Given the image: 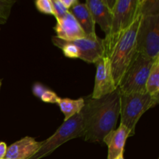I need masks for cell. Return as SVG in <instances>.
Instances as JSON below:
<instances>
[{
    "instance_id": "cell-1",
    "label": "cell",
    "mask_w": 159,
    "mask_h": 159,
    "mask_svg": "<svg viewBox=\"0 0 159 159\" xmlns=\"http://www.w3.org/2000/svg\"><path fill=\"white\" fill-rule=\"evenodd\" d=\"M86 123L84 139L92 142H102L103 138L115 130L120 112V92H114L98 99L85 100Z\"/></svg>"
},
{
    "instance_id": "cell-2",
    "label": "cell",
    "mask_w": 159,
    "mask_h": 159,
    "mask_svg": "<svg viewBox=\"0 0 159 159\" xmlns=\"http://www.w3.org/2000/svg\"><path fill=\"white\" fill-rule=\"evenodd\" d=\"M141 12L131 26L120 37L111 49L104 56L110 60L112 75L116 87L137 52L136 37Z\"/></svg>"
},
{
    "instance_id": "cell-3",
    "label": "cell",
    "mask_w": 159,
    "mask_h": 159,
    "mask_svg": "<svg viewBox=\"0 0 159 159\" xmlns=\"http://www.w3.org/2000/svg\"><path fill=\"white\" fill-rule=\"evenodd\" d=\"M86 123V111L84 108L78 114L64 121L55 133L45 141L38 152L29 159H40L52 153L64 143L76 138L83 137Z\"/></svg>"
},
{
    "instance_id": "cell-4",
    "label": "cell",
    "mask_w": 159,
    "mask_h": 159,
    "mask_svg": "<svg viewBox=\"0 0 159 159\" xmlns=\"http://www.w3.org/2000/svg\"><path fill=\"white\" fill-rule=\"evenodd\" d=\"M141 13L140 0H116L112 9V23L108 36L103 39L105 54L130 27Z\"/></svg>"
},
{
    "instance_id": "cell-5",
    "label": "cell",
    "mask_w": 159,
    "mask_h": 159,
    "mask_svg": "<svg viewBox=\"0 0 159 159\" xmlns=\"http://www.w3.org/2000/svg\"><path fill=\"white\" fill-rule=\"evenodd\" d=\"M155 60L137 51L118 85L121 94L146 93V82Z\"/></svg>"
},
{
    "instance_id": "cell-6",
    "label": "cell",
    "mask_w": 159,
    "mask_h": 159,
    "mask_svg": "<svg viewBox=\"0 0 159 159\" xmlns=\"http://www.w3.org/2000/svg\"><path fill=\"white\" fill-rule=\"evenodd\" d=\"M159 101L148 93H120L121 124L130 130V136L135 134V127L140 118L149 109L155 107Z\"/></svg>"
},
{
    "instance_id": "cell-7",
    "label": "cell",
    "mask_w": 159,
    "mask_h": 159,
    "mask_svg": "<svg viewBox=\"0 0 159 159\" xmlns=\"http://www.w3.org/2000/svg\"><path fill=\"white\" fill-rule=\"evenodd\" d=\"M136 44L138 52L154 60L159 57V13H141Z\"/></svg>"
},
{
    "instance_id": "cell-8",
    "label": "cell",
    "mask_w": 159,
    "mask_h": 159,
    "mask_svg": "<svg viewBox=\"0 0 159 159\" xmlns=\"http://www.w3.org/2000/svg\"><path fill=\"white\" fill-rule=\"evenodd\" d=\"M95 64L96 65V73L94 89L91 98L93 99H98L114 92L117 87L113 81L108 57L103 56Z\"/></svg>"
},
{
    "instance_id": "cell-9",
    "label": "cell",
    "mask_w": 159,
    "mask_h": 159,
    "mask_svg": "<svg viewBox=\"0 0 159 159\" xmlns=\"http://www.w3.org/2000/svg\"><path fill=\"white\" fill-rule=\"evenodd\" d=\"M79 51V58L87 63H96L100 57L105 55L104 40L99 38L96 34L86 36L79 40H71Z\"/></svg>"
},
{
    "instance_id": "cell-10",
    "label": "cell",
    "mask_w": 159,
    "mask_h": 159,
    "mask_svg": "<svg viewBox=\"0 0 159 159\" xmlns=\"http://www.w3.org/2000/svg\"><path fill=\"white\" fill-rule=\"evenodd\" d=\"M54 30L57 34V37L67 41L79 40L86 37L79 23L69 11L62 18L57 20Z\"/></svg>"
},
{
    "instance_id": "cell-11",
    "label": "cell",
    "mask_w": 159,
    "mask_h": 159,
    "mask_svg": "<svg viewBox=\"0 0 159 159\" xmlns=\"http://www.w3.org/2000/svg\"><path fill=\"white\" fill-rule=\"evenodd\" d=\"M42 142L31 137H25L7 147L5 159H29L39 151Z\"/></svg>"
},
{
    "instance_id": "cell-12",
    "label": "cell",
    "mask_w": 159,
    "mask_h": 159,
    "mask_svg": "<svg viewBox=\"0 0 159 159\" xmlns=\"http://www.w3.org/2000/svg\"><path fill=\"white\" fill-rule=\"evenodd\" d=\"M130 137V130L120 124L119 127L108 134L102 141L108 146L107 159H116L124 155L126 141Z\"/></svg>"
},
{
    "instance_id": "cell-13",
    "label": "cell",
    "mask_w": 159,
    "mask_h": 159,
    "mask_svg": "<svg viewBox=\"0 0 159 159\" xmlns=\"http://www.w3.org/2000/svg\"><path fill=\"white\" fill-rule=\"evenodd\" d=\"M88 6L95 23L99 25L106 37L110 33L112 23V9L107 5V0H87Z\"/></svg>"
},
{
    "instance_id": "cell-14",
    "label": "cell",
    "mask_w": 159,
    "mask_h": 159,
    "mask_svg": "<svg viewBox=\"0 0 159 159\" xmlns=\"http://www.w3.org/2000/svg\"><path fill=\"white\" fill-rule=\"evenodd\" d=\"M70 12L79 23V26L86 36H93L96 34L95 23L92 14L85 3L79 2L72 8L68 9Z\"/></svg>"
},
{
    "instance_id": "cell-15",
    "label": "cell",
    "mask_w": 159,
    "mask_h": 159,
    "mask_svg": "<svg viewBox=\"0 0 159 159\" xmlns=\"http://www.w3.org/2000/svg\"><path fill=\"white\" fill-rule=\"evenodd\" d=\"M61 111L65 115V121L82 111L85 107V99L79 98L78 99H71L68 98L59 99L58 102Z\"/></svg>"
},
{
    "instance_id": "cell-16",
    "label": "cell",
    "mask_w": 159,
    "mask_h": 159,
    "mask_svg": "<svg viewBox=\"0 0 159 159\" xmlns=\"http://www.w3.org/2000/svg\"><path fill=\"white\" fill-rule=\"evenodd\" d=\"M146 93L159 101V57L155 60L146 82Z\"/></svg>"
},
{
    "instance_id": "cell-17",
    "label": "cell",
    "mask_w": 159,
    "mask_h": 159,
    "mask_svg": "<svg viewBox=\"0 0 159 159\" xmlns=\"http://www.w3.org/2000/svg\"><path fill=\"white\" fill-rule=\"evenodd\" d=\"M15 0H0V25L7 22Z\"/></svg>"
},
{
    "instance_id": "cell-18",
    "label": "cell",
    "mask_w": 159,
    "mask_h": 159,
    "mask_svg": "<svg viewBox=\"0 0 159 159\" xmlns=\"http://www.w3.org/2000/svg\"><path fill=\"white\" fill-rule=\"evenodd\" d=\"M51 2H52L54 16H55L56 20L62 18L68 12V9L64 6L61 0H51Z\"/></svg>"
},
{
    "instance_id": "cell-19",
    "label": "cell",
    "mask_w": 159,
    "mask_h": 159,
    "mask_svg": "<svg viewBox=\"0 0 159 159\" xmlns=\"http://www.w3.org/2000/svg\"><path fill=\"white\" fill-rule=\"evenodd\" d=\"M35 6L42 13L54 16L51 0H37L35 2Z\"/></svg>"
},
{
    "instance_id": "cell-20",
    "label": "cell",
    "mask_w": 159,
    "mask_h": 159,
    "mask_svg": "<svg viewBox=\"0 0 159 159\" xmlns=\"http://www.w3.org/2000/svg\"><path fill=\"white\" fill-rule=\"evenodd\" d=\"M41 100L44 102H49V103H57L60 99V97L57 96L54 92L51 90L47 89L40 97Z\"/></svg>"
},
{
    "instance_id": "cell-21",
    "label": "cell",
    "mask_w": 159,
    "mask_h": 159,
    "mask_svg": "<svg viewBox=\"0 0 159 159\" xmlns=\"http://www.w3.org/2000/svg\"><path fill=\"white\" fill-rule=\"evenodd\" d=\"M48 89L47 88H45V86L43 85L40 83H35L33 86V93H34V96H36L37 97L40 98L41 97L42 95L44 93V92Z\"/></svg>"
},
{
    "instance_id": "cell-22",
    "label": "cell",
    "mask_w": 159,
    "mask_h": 159,
    "mask_svg": "<svg viewBox=\"0 0 159 159\" xmlns=\"http://www.w3.org/2000/svg\"><path fill=\"white\" fill-rule=\"evenodd\" d=\"M61 2L64 4V6L68 9H71V8H72L73 6H75L76 4L79 2L78 0H61Z\"/></svg>"
},
{
    "instance_id": "cell-23",
    "label": "cell",
    "mask_w": 159,
    "mask_h": 159,
    "mask_svg": "<svg viewBox=\"0 0 159 159\" xmlns=\"http://www.w3.org/2000/svg\"><path fill=\"white\" fill-rule=\"evenodd\" d=\"M6 152H7V145L3 141H0V159H5Z\"/></svg>"
},
{
    "instance_id": "cell-24",
    "label": "cell",
    "mask_w": 159,
    "mask_h": 159,
    "mask_svg": "<svg viewBox=\"0 0 159 159\" xmlns=\"http://www.w3.org/2000/svg\"><path fill=\"white\" fill-rule=\"evenodd\" d=\"M116 159H124V155H120V156L119 158H117Z\"/></svg>"
},
{
    "instance_id": "cell-25",
    "label": "cell",
    "mask_w": 159,
    "mask_h": 159,
    "mask_svg": "<svg viewBox=\"0 0 159 159\" xmlns=\"http://www.w3.org/2000/svg\"><path fill=\"white\" fill-rule=\"evenodd\" d=\"M1 85H2V81L0 80V89H1Z\"/></svg>"
}]
</instances>
